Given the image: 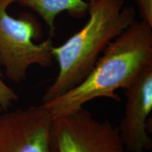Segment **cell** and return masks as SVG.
I'll return each mask as SVG.
<instances>
[{
  "mask_svg": "<svg viewBox=\"0 0 152 152\" xmlns=\"http://www.w3.org/2000/svg\"><path fill=\"white\" fill-rule=\"evenodd\" d=\"M17 3L37 13L47 25L50 37L55 35V21L58 14L67 12L75 18L88 14L89 2L85 0H18Z\"/></svg>",
  "mask_w": 152,
  "mask_h": 152,
  "instance_id": "52a82bcc",
  "label": "cell"
},
{
  "mask_svg": "<svg viewBox=\"0 0 152 152\" xmlns=\"http://www.w3.org/2000/svg\"><path fill=\"white\" fill-rule=\"evenodd\" d=\"M89 18L60 46L53 47L58 73L45 91L47 103L77 86L87 77L109 44L136 20L135 8L125 0H89Z\"/></svg>",
  "mask_w": 152,
  "mask_h": 152,
  "instance_id": "7a4b0ae2",
  "label": "cell"
},
{
  "mask_svg": "<svg viewBox=\"0 0 152 152\" xmlns=\"http://www.w3.org/2000/svg\"><path fill=\"white\" fill-rule=\"evenodd\" d=\"M54 115L41 104L0 113V152H57Z\"/></svg>",
  "mask_w": 152,
  "mask_h": 152,
  "instance_id": "5b68a950",
  "label": "cell"
},
{
  "mask_svg": "<svg viewBox=\"0 0 152 152\" xmlns=\"http://www.w3.org/2000/svg\"><path fill=\"white\" fill-rule=\"evenodd\" d=\"M53 138L57 152H128L118 127L84 108L54 116Z\"/></svg>",
  "mask_w": 152,
  "mask_h": 152,
  "instance_id": "277c9868",
  "label": "cell"
},
{
  "mask_svg": "<svg viewBox=\"0 0 152 152\" xmlns=\"http://www.w3.org/2000/svg\"><path fill=\"white\" fill-rule=\"evenodd\" d=\"M152 66V26L135 20L109 44L90 73L77 86L47 103L54 116L83 108L90 101L109 98L119 102L116 91L126 89Z\"/></svg>",
  "mask_w": 152,
  "mask_h": 152,
  "instance_id": "6da1fadb",
  "label": "cell"
},
{
  "mask_svg": "<svg viewBox=\"0 0 152 152\" xmlns=\"http://www.w3.org/2000/svg\"><path fill=\"white\" fill-rule=\"evenodd\" d=\"M18 0H0V65L11 82L20 83L26 79L33 66L49 67L54 57L52 37L37 44L42 35L40 24L30 14L14 18L8 9Z\"/></svg>",
  "mask_w": 152,
  "mask_h": 152,
  "instance_id": "3957f363",
  "label": "cell"
},
{
  "mask_svg": "<svg viewBox=\"0 0 152 152\" xmlns=\"http://www.w3.org/2000/svg\"><path fill=\"white\" fill-rule=\"evenodd\" d=\"M125 113L118 129L128 152H145L152 147L147 128L152 111V66L125 89Z\"/></svg>",
  "mask_w": 152,
  "mask_h": 152,
  "instance_id": "8992f818",
  "label": "cell"
},
{
  "mask_svg": "<svg viewBox=\"0 0 152 152\" xmlns=\"http://www.w3.org/2000/svg\"><path fill=\"white\" fill-rule=\"evenodd\" d=\"M142 20L152 26V0H133Z\"/></svg>",
  "mask_w": 152,
  "mask_h": 152,
  "instance_id": "9c48e42d",
  "label": "cell"
},
{
  "mask_svg": "<svg viewBox=\"0 0 152 152\" xmlns=\"http://www.w3.org/2000/svg\"><path fill=\"white\" fill-rule=\"evenodd\" d=\"M19 99L16 92L6 84L0 69V111H6Z\"/></svg>",
  "mask_w": 152,
  "mask_h": 152,
  "instance_id": "ba28073f",
  "label": "cell"
}]
</instances>
